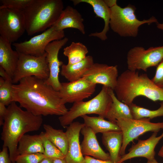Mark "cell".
Instances as JSON below:
<instances>
[{
    "instance_id": "1",
    "label": "cell",
    "mask_w": 163,
    "mask_h": 163,
    "mask_svg": "<svg viewBox=\"0 0 163 163\" xmlns=\"http://www.w3.org/2000/svg\"><path fill=\"white\" fill-rule=\"evenodd\" d=\"M13 101L37 116L65 114L68 109L59 91L48 85L46 80L33 76L22 79L12 86Z\"/></svg>"
},
{
    "instance_id": "2",
    "label": "cell",
    "mask_w": 163,
    "mask_h": 163,
    "mask_svg": "<svg viewBox=\"0 0 163 163\" xmlns=\"http://www.w3.org/2000/svg\"><path fill=\"white\" fill-rule=\"evenodd\" d=\"M43 122L42 116H35L23 110L14 101L7 107L1 133L3 146L8 147L12 163L18 156L17 149L19 141L25 133L39 129Z\"/></svg>"
},
{
    "instance_id": "3",
    "label": "cell",
    "mask_w": 163,
    "mask_h": 163,
    "mask_svg": "<svg viewBox=\"0 0 163 163\" xmlns=\"http://www.w3.org/2000/svg\"><path fill=\"white\" fill-rule=\"evenodd\" d=\"M120 101L129 105L137 97L143 96L154 101H163V88L156 85L146 74L128 69L117 78L114 89Z\"/></svg>"
},
{
    "instance_id": "4",
    "label": "cell",
    "mask_w": 163,
    "mask_h": 163,
    "mask_svg": "<svg viewBox=\"0 0 163 163\" xmlns=\"http://www.w3.org/2000/svg\"><path fill=\"white\" fill-rule=\"evenodd\" d=\"M63 8L61 0H32L22 11L28 35L46 30L53 26Z\"/></svg>"
},
{
    "instance_id": "5",
    "label": "cell",
    "mask_w": 163,
    "mask_h": 163,
    "mask_svg": "<svg viewBox=\"0 0 163 163\" xmlns=\"http://www.w3.org/2000/svg\"><path fill=\"white\" fill-rule=\"evenodd\" d=\"M110 88L103 86L100 92L92 99L86 101H82L73 103L69 110L59 117L61 126L66 128L75 119L88 114H97L105 118L112 102Z\"/></svg>"
},
{
    "instance_id": "6",
    "label": "cell",
    "mask_w": 163,
    "mask_h": 163,
    "mask_svg": "<svg viewBox=\"0 0 163 163\" xmlns=\"http://www.w3.org/2000/svg\"><path fill=\"white\" fill-rule=\"evenodd\" d=\"M110 9V27L121 37H136L141 25L158 23L157 19L153 16L148 19L138 20L135 14V7L130 4L122 8L116 4Z\"/></svg>"
},
{
    "instance_id": "7",
    "label": "cell",
    "mask_w": 163,
    "mask_h": 163,
    "mask_svg": "<svg viewBox=\"0 0 163 163\" xmlns=\"http://www.w3.org/2000/svg\"><path fill=\"white\" fill-rule=\"evenodd\" d=\"M150 119L145 118L139 119L121 118L116 123L120 129L123 136L122 146L120 151L121 156L125 154L126 148L131 141L149 131L158 133L163 129V122L157 123L150 122Z\"/></svg>"
},
{
    "instance_id": "8",
    "label": "cell",
    "mask_w": 163,
    "mask_h": 163,
    "mask_svg": "<svg viewBox=\"0 0 163 163\" xmlns=\"http://www.w3.org/2000/svg\"><path fill=\"white\" fill-rule=\"evenodd\" d=\"M46 56V52L43 55L38 57L19 53V60L12 78L13 84H17L22 79L30 76L47 79L50 71Z\"/></svg>"
},
{
    "instance_id": "9",
    "label": "cell",
    "mask_w": 163,
    "mask_h": 163,
    "mask_svg": "<svg viewBox=\"0 0 163 163\" xmlns=\"http://www.w3.org/2000/svg\"><path fill=\"white\" fill-rule=\"evenodd\" d=\"M126 58L128 70L146 72L149 68L157 66L163 59V46L150 47L147 49L135 46L128 51Z\"/></svg>"
},
{
    "instance_id": "10",
    "label": "cell",
    "mask_w": 163,
    "mask_h": 163,
    "mask_svg": "<svg viewBox=\"0 0 163 163\" xmlns=\"http://www.w3.org/2000/svg\"><path fill=\"white\" fill-rule=\"evenodd\" d=\"M64 30H59L53 26L30 40L20 43H14L13 45L20 53L40 56L45 53V49L50 42L62 39L65 37Z\"/></svg>"
},
{
    "instance_id": "11",
    "label": "cell",
    "mask_w": 163,
    "mask_h": 163,
    "mask_svg": "<svg viewBox=\"0 0 163 163\" xmlns=\"http://www.w3.org/2000/svg\"><path fill=\"white\" fill-rule=\"evenodd\" d=\"M26 31L22 11L0 8V36L11 43L16 41Z\"/></svg>"
},
{
    "instance_id": "12",
    "label": "cell",
    "mask_w": 163,
    "mask_h": 163,
    "mask_svg": "<svg viewBox=\"0 0 163 163\" xmlns=\"http://www.w3.org/2000/svg\"><path fill=\"white\" fill-rule=\"evenodd\" d=\"M96 85L84 78L73 82L61 83L59 91L63 103H74L90 97L95 91Z\"/></svg>"
},
{
    "instance_id": "13",
    "label": "cell",
    "mask_w": 163,
    "mask_h": 163,
    "mask_svg": "<svg viewBox=\"0 0 163 163\" xmlns=\"http://www.w3.org/2000/svg\"><path fill=\"white\" fill-rule=\"evenodd\" d=\"M68 41V38H63L53 41L49 43L45 49L46 53V60L50 71L49 76L46 80V83L55 90L59 91L61 88V83L59 80L60 67L63 64L58 59L60 49Z\"/></svg>"
},
{
    "instance_id": "14",
    "label": "cell",
    "mask_w": 163,
    "mask_h": 163,
    "mask_svg": "<svg viewBox=\"0 0 163 163\" xmlns=\"http://www.w3.org/2000/svg\"><path fill=\"white\" fill-rule=\"evenodd\" d=\"M118 74L117 66L94 63L83 78L93 84H101L114 90L117 85Z\"/></svg>"
},
{
    "instance_id": "15",
    "label": "cell",
    "mask_w": 163,
    "mask_h": 163,
    "mask_svg": "<svg viewBox=\"0 0 163 163\" xmlns=\"http://www.w3.org/2000/svg\"><path fill=\"white\" fill-rule=\"evenodd\" d=\"M157 133L154 132L150 137L146 140H139L136 144L132 145L127 153L121 156L117 163H121L136 157L145 158L147 161L155 159V148L159 141L163 138V132L158 136Z\"/></svg>"
},
{
    "instance_id": "16",
    "label": "cell",
    "mask_w": 163,
    "mask_h": 163,
    "mask_svg": "<svg viewBox=\"0 0 163 163\" xmlns=\"http://www.w3.org/2000/svg\"><path fill=\"white\" fill-rule=\"evenodd\" d=\"M85 126L84 123L75 122L66 127L68 148L65 159L67 163H82L84 161L79 138L81 130Z\"/></svg>"
},
{
    "instance_id": "17",
    "label": "cell",
    "mask_w": 163,
    "mask_h": 163,
    "mask_svg": "<svg viewBox=\"0 0 163 163\" xmlns=\"http://www.w3.org/2000/svg\"><path fill=\"white\" fill-rule=\"evenodd\" d=\"M80 132L83 136V140L80 145L83 155L101 160H110L109 154L106 153L101 148L96 134L90 128L85 126L81 129Z\"/></svg>"
},
{
    "instance_id": "18",
    "label": "cell",
    "mask_w": 163,
    "mask_h": 163,
    "mask_svg": "<svg viewBox=\"0 0 163 163\" xmlns=\"http://www.w3.org/2000/svg\"><path fill=\"white\" fill-rule=\"evenodd\" d=\"M74 5H75L81 3H86L92 7L94 12L97 17L102 18L104 22V28L100 32L91 33L89 37H96L102 40L107 39V34L110 28V22L111 15L110 8L108 6L104 0H73Z\"/></svg>"
},
{
    "instance_id": "19",
    "label": "cell",
    "mask_w": 163,
    "mask_h": 163,
    "mask_svg": "<svg viewBox=\"0 0 163 163\" xmlns=\"http://www.w3.org/2000/svg\"><path fill=\"white\" fill-rule=\"evenodd\" d=\"M84 19L77 10L68 5L63 9L58 20L53 25L59 30L67 28L78 30L82 34H85Z\"/></svg>"
},
{
    "instance_id": "20",
    "label": "cell",
    "mask_w": 163,
    "mask_h": 163,
    "mask_svg": "<svg viewBox=\"0 0 163 163\" xmlns=\"http://www.w3.org/2000/svg\"><path fill=\"white\" fill-rule=\"evenodd\" d=\"M11 43L0 36V66L12 80L19 60V53L13 50Z\"/></svg>"
},
{
    "instance_id": "21",
    "label": "cell",
    "mask_w": 163,
    "mask_h": 163,
    "mask_svg": "<svg viewBox=\"0 0 163 163\" xmlns=\"http://www.w3.org/2000/svg\"><path fill=\"white\" fill-rule=\"evenodd\" d=\"M94 63L93 57L87 56L79 62L72 64H63L61 66L60 74L69 82H75L82 78L86 72Z\"/></svg>"
},
{
    "instance_id": "22",
    "label": "cell",
    "mask_w": 163,
    "mask_h": 163,
    "mask_svg": "<svg viewBox=\"0 0 163 163\" xmlns=\"http://www.w3.org/2000/svg\"><path fill=\"white\" fill-rule=\"evenodd\" d=\"M102 134V143L109 152L110 160L117 163L121 156L120 154L123 140L121 131H112Z\"/></svg>"
},
{
    "instance_id": "23",
    "label": "cell",
    "mask_w": 163,
    "mask_h": 163,
    "mask_svg": "<svg viewBox=\"0 0 163 163\" xmlns=\"http://www.w3.org/2000/svg\"><path fill=\"white\" fill-rule=\"evenodd\" d=\"M44 149L40 134L24 135L19 141L17 153L19 155L37 153L43 154Z\"/></svg>"
},
{
    "instance_id": "24",
    "label": "cell",
    "mask_w": 163,
    "mask_h": 163,
    "mask_svg": "<svg viewBox=\"0 0 163 163\" xmlns=\"http://www.w3.org/2000/svg\"><path fill=\"white\" fill-rule=\"evenodd\" d=\"M113 91L109 89L112 102L107 113L105 118L115 123L117 120L119 119L133 118L129 106L119 101L117 97Z\"/></svg>"
},
{
    "instance_id": "25",
    "label": "cell",
    "mask_w": 163,
    "mask_h": 163,
    "mask_svg": "<svg viewBox=\"0 0 163 163\" xmlns=\"http://www.w3.org/2000/svg\"><path fill=\"white\" fill-rule=\"evenodd\" d=\"M85 126L90 128L95 134L103 133L112 131H121L120 127L115 123L105 120L98 117H90L87 115L82 116Z\"/></svg>"
},
{
    "instance_id": "26",
    "label": "cell",
    "mask_w": 163,
    "mask_h": 163,
    "mask_svg": "<svg viewBox=\"0 0 163 163\" xmlns=\"http://www.w3.org/2000/svg\"><path fill=\"white\" fill-rule=\"evenodd\" d=\"M43 127L47 138L65 156L68 148V140L66 132L62 129H55L48 124H43Z\"/></svg>"
},
{
    "instance_id": "27",
    "label": "cell",
    "mask_w": 163,
    "mask_h": 163,
    "mask_svg": "<svg viewBox=\"0 0 163 163\" xmlns=\"http://www.w3.org/2000/svg\"><path fill=\"white\" fill-rule=\"evenodd\" d=\"M88 52L87 47L80 42H72L63 49V54L68 58V64L79 62L87 56Z\"/></svg>"
},
{
    "instance_id": "28",
    "label": "cell",
    "mask_w": 163,
    "mask_h": 163,
    "mask_svg": "<svg viewBox=\"0 0 163 163\" xmlns=\"http://www.w3.org/2000/svg\"><path fill=\"white\" fill-rule=\"evenodd\" d=\"M160 107L157 110H151L132 103L129 105L133 118L139 119L147 118L152 119L163 116V101L160 104Z\"/></svg>"
},
{
    "instance_id": "29",
    "label": "cell",
    "mask_w": 163,
    "mask_h": 163,
    "mask_svg": "<svg viewBox=\"0 0 163 163\" xmlns=\"http://www.w3.org/2000/svg\"><path fill=\"white\" fill-rule=\"evenodd\" d=\"M40 134L42 140L44 149L43 154L45 157L53 160L65 158V155L47 138L45 132H42Z\"/></svg>"
},
{
    "instance_id": "30",
    "label": "cell",
    "mask_w": 163,
    "mask_h": 163,
    "mask_svg": "<svg viewBox=\"0 0 163 163\" xmlns=\"http://www.w3.org/2000/svg\"><path fill=\"white\" fill-rule=\"evenodd\" d=\"M13 84L11 79H4L0 77V102L6 106L13 102L12 86Z\"/></svg>"
},
{
    "instance_id": "31",
    "label": "cell",
    "mask_w": 163,
    "mask_h": 163,
    "mask_svg": "<svg viewBox=\"0 0 163 163\" xmlns=\"http://www.w3.org/2000/svg\"><path fill=\"white\" fill-rule=\"evenodd\" d=\"M32 0H1L0 8H6L23 11Z\"/></svg>"
},
{
    "instance_id": "32",
    "label": "cell",
    "mask_w": 163,
    "mask_h": 163,
    "mask_svg": "<svg viewBox=\"0 0 163 163\" xmlns=\"http://www.w3.org/2000/svg\"><path fill=\"white\" fill-rule=\"evenodd\" d=\"M45 157L41 153L19 155L17 157L15 163H39Z\"/></svg>"
},
{
    "instance_id": "33",
    "label": "cell",
    "mask_w": 163,
    "mask_h": 163,
    "mask_svg": "<svg viewBox=\"0 0 163 163\" xmlns=\"http://www.w3.org/2000/svg\"><path fill=\"white\" fill-rule=\"evenodd\" d=\"M151 80L157 86L163 88V59L156 66L155 75Z\"/></svg>"
},
{
    "instance_id": "34",
    "label": "cell",
    "mask_w": 163,
    "mask_h": 163,
    "mask_svg": "<svg viewBox=\"0 0 163 163\" xmlns=\"http://www.w3.org/2000/svg\"><path fill=\"white\" fill-rule=\"evenodd\" d=\"M8 151L7 147L3 146L2 149L0 152V163H12Z\"/></svg>"
},
{
    "instance_id": "35",
    "label": "cell",
    "mask_w": 163,
    "mask_h": 163,
    "mask_svg": "<svg viewBox=\"0 0 163 163\" xmlns=\"http://www.w3.org/2000/svg\"><path fill=\"white\" fill-rule=\"evenodd\" d=\"M82 163H114L110 160H104L98 159L89 156H85Z\"/></svg>"
},
{
    "instance_id": "36",
    "label": "cell",
    "mask_w": 163,
    "mask_h": 163,
    "mask_svg": "<svg viewBox=\"0 0 163 163\" xmlns=\"http://www.w3.org/2000/svg\"><path fill=\"white\" fill-rule=\"evenodd\" d=\"M3 104L0 102V125L2 126L4 123V120L5 116L7 107Z\"/></svg>"
},
{
    "instance_id": "37",
    "label": "cell",
    "mask_w": 163,
    "mask_h": 163,
    "mask_svg": "<svg viewBox=\"0 0 163 163\" xmlns=\"http://www.w3.org/2000/svg\"><path fill=\"white\" fill-rule=\"evenodd\" d=\"M0 75L1 77L4 79H12V78L9 76L4 69L1 66H0Z\"/></svg>"
},
{
    "instance_id": "38",
    "label": "cell",
    "mask_w": 163,
    "mask_h": 163,
    "mask_svg": "<svg viewBox=\"0 0 163 163\" xmlns=\"http://www.w3.org/2000/svg\"><path fill=\"white\" fill-rule=\"evenodd\" d=\"M105 3L108 7L110 8L117 4V0H104Z\"/></svg>"
},
{
    "instance_id": "39",
    "label": "cell",
    "mask_w": 163,
    "mask_h": 163,
    "mask_svg": "<svg viewBox=\"0 0 163 163\" xmlns=\"http://www.w3.org/2000/svg\"><path fill=\"white\" fill-rule=\"evenodd\" d=\"M53 159L46 157H45L39 163H53Z\"/></svg>"
},
{
    "instance_id": "40",
    "label": "cell",
    "mask_w": 163,
    "mask_h": 163,
    "mask_svg": "<svg viewBox=\"0 0 163 163\" xmlns=\"http://www.w3.org/2000/svg\"><path fill=\"white\" fill-rule=\"evenodd\" d=\"M53 163H67L65 158L56 159L53 160Z\"/></svg>"
},
{
    "instance_id": "41",
    "label": "cell",
    "mask_w": 163,
    "mask_h": 163,
    "mask_svg": "<svg viewBox=\"0 0 163 163\" xmlns=\"http://www.w3.org/2000/svg\"><path fill=\"white\" fill-rule=\"evenodd\" d=\"M158 155L160 157L163 158V145L159 151Z\"/></svg>"
},
{
    "instance_id": "42",
    "label": "cell",
    "mask_w": 163,
    "mask_h": 163,
    "mask_svg": "<svg viewBox=\"0 0 163 163\" xmlns=\"http://www.w3.org/2000/svg\"><path fill=\"white\" fill-rule=\"evenodd\" d=\"M157 27L158 28L163 30V23H158L156 24Z\"/></svg>"
},
{
    "instance_id": "43",
    "label": "cell",
    "mask_w": 163,
    "mask_h": 163,
    "mask_svg": "<svg viewBox=\"0 0 163 163\" xmlns=\"http://www.w3.org/2000/svg\"><path fill=\"white\" fill-rule=\"evenodd\" d=\"M146 163H159L155 159L151 161H147Z\"/></svg>"
},
{
    "instance_id": "44",
    "label": "cell",
    "mask_w": 163,
    "mask_h": 163,
    "mask_svg": "<svg viewBox=\"0 0 163 163\" xmlns=\"http://www.w3.org/2000/svg\"><path fill=\"white\" fill-rule=\"evenodd\" d=\"M121 163H125L124 162H123Z\"/></svg>"
}]
</instances>
